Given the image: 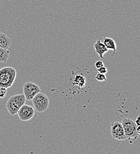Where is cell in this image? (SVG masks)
<instances>
[{"label": "cell", "mask_w": 140, "mask_h": 154, "mask_svg": "<svg viewBox=\"0 0 140 154\" xmlns=\"http://www.w3.org/2000/svg\"><path fill=\"white\" fill-rule=\"evenodd\" d=\"M16 71L10 66L0 69V87L8 88L11 87L16 79Z\"/></svg>", "instance_id": "obj_1"}, {"label": "cell", "mask_w": 140, "mask_h": 154, "mask_svg": "<svg viewBox=\"0 0 140 154\" xmlns=\"http://www.w3.org/2000/svg\"><path fill=\"white\" fill-rule=\"evenodd\" d=\"M26 98L23 94H16L10 97L7 101L6 107L11 116L17 114L20 107L25 103Z\"/></svg>", "instance_id": "obj_2"}, {"label": "cell", "mask_w": 140, "mask_h": 154, "mask_svg": "<svg viewBox=\"0 0 140 154\" xmlns=\"http://www.w3.org/2000/svg\"><path fill=\"white\" fill-rule=\"evenodd\" d=\"M122 125L127 139H129V140H131L132 138L136 139L139 136L137 132V128L138 126L132 119L130 118H125L122 120Z\"/></svg>", "instance_id": "obj_3"}, {"label": "cell", "mask_w": 140, "mask_h": 154, "mask_svg": "<svg viewBox=\"0 0 140 154\" xmlns=\"http://www.w3.org/2000/svg\"><path fill=\"white\" fill-rule=\"evenodd\" d=\"M35 110L42 113L47 110L49 105V99L45 94L39 92L31 100Z\"/></svg>", "instance_id": "obj_4"}, {"label": "cell", "mask_w": 140, "mask_h": 154, "mask_svg": "<svg viewBox=\"0 0 140 154\" xmlns=\"http://www.w3.org/2000/svg\"><path fill=\"white\" fill-rule=\"evenodd\" d=\"M40 91V87L35 83L28 82L23 85V94L26 100H31Z\"/></svg>", "instance_id": "obj_5"}, {"label": "cell", "mask_w": 140, "mask_h": 154, "mask_svg": "<svg viewBox=\"0 0 140 154\" xmlns=\"http://www.w3.org/2000/svg\"><path fill=\"white\" fill-rule=\"evenodd\" d=\"M111 134L112 137L118 140L127 139L125 135L122 123L119 122H113L111 125Z\"/></svg>", "instance_id": "obj_6"}, {"label": "cell", "mask_w": 140, "mask_h": 154, "mask_svg": "<svg viewBox=\"0 0 140 154\" xmlns=\"http://www.w3.org/2000/svg\"><path fill=\"white\" fill-rule=\"evenodd\" d=\"M35 110L31 106L24 104L18 112V115L22 121H28L31 120L35 115Z\"/></svg>", "instance_id": "obj_7"}, {"label": "cell", "mask_w": 140, "mask_h": 154, "mask_svg": "<svg viewBox=\"0 0 140 154\" xmlns=\"http://www.w3.org/2000/svg\"><path fill=\"white\" fill-rule=\"evenodd\" d=\"M94 48L95 49V51L96 53L98 54L99 57L101 59H104V57H103V55L107 52L109 49L105 46V45L103 44V43L101 42V38L97 40L96 42L94 44Z\"/></svg>", "instance_id": "obj_8"}, {"label": "cell", "mask_w": 140, "mask_h": 154, "mask_svg": "<svg viewBox=\"0 0 140 154\" xmlns=\"http://www.w3.org/2000/svg\"><path fill=\"white\" fill-rule=\"evenodd\" d=\"M11 45V40L5 34L0 32V48L8 49Z\"/></svg>", "instance_id": "obj_9"}, {"label": "cell", "mask_w": 140, "mask_h": 154, "mask_svg": "<svg viewBox=\"0 0 140 154\" xmlns=\"http://www.w3.org/2000/svg\"><path fill=\"white\" fill-rule=\"evenodd\" d=\"M102 39L103 40V44L105 45V46L108 49H111L113 51V54L112 55V57L116 52V45L115 40L113 38H109L107 37H104Z\"/></svg>", "instance_id": "obj_10"}, {"label": "cell", "mask_w": 140, "mask_h": 154, "mask_svg": "<svg viewBox=\"0 0 140 154\" xmlns=\"http://www.w3.org/2000/svg\"><path fill=\"white\" fill-rule=\"evenodd\" d=\"M10 57V52L8 49L0 48V62H6Z\"/></svg>", "instance_id": "obj_11"}, {"label": "cell", "mask_w": 140, "mask_h": 154, "mask_svg": "<svg viewBox=\"0 0 140 154\" xmlns=\"http://www.w3.org/2000/svg\"><path fill=\"white\" fill-rule=\"evenodd\" d=\"M95 78H96L97 81H101H101H106V79H107V78H106V76L105 75V74H100V73L97 74L96 75Z\"/></svg>", "instance_id": "obj_12"}, {"label": "cell", "mask_w": 140, "mask_h": 154, "mask_svg": "<svg viewBox=\"0 0 140 154\" xmlns=\"http://www.w3.org/2000/svg\"><path fill=\"white\" fill-rule=\"evenodd\" d=\"M7 88L4 87H0V98H4L7 94Z\"/></svg>", "instance_id": "obj_13"}, {"label": "cell", "mask_w": 140, "mask_h": 154, "mask_svg": "<svg viewBox=\"0 0 140 154\" xmlns=\"http://www.w3.org/2000/svg\"><path fill=\"white\" fill-rule=\"evenodd\" d=\"M97 71L99 72V73L100 74H106L107 72V68H106L104 66H102L100 68L97 69Z\"/></svg>", "instance_id": "obj_14"}, {"label": "cell", "mask_w": 140, "mask_h": 154, "mask_svg": "<svg viewBox=\"0 0 140 154\" xmlns=\"http://www.w3.org/2000/svg\"><path fill=\"white\" fill-rule=\"evenodd\" d=\"M95 66H96V68L98 69V68H100L102 67V66H104V63H103V61L99 60V61H97V62H96Z\"/></svg>", "instance_id": "obj_15"}, {"label": "cell", "mask_w": 140, "mask_h": 154, "mask_svg": "<svg viewBox=\"0 0 140 154\" xmlns=\"http://www.w3.org/2000/svg\"><path fill=\"white\" fill-rule=\"evenodd\" d=\"M139 119H140V116H138L137 117V119H136L135 122L137 126H140V120H139Z\"/></svg>", "instance_id": "obj_16"}, {"label": "cell", "mask_w": 140, "mask_h": 154, "mask_svg": "<svg viewBox=\"0 0 140 154\" xmlns=\"http://www.w3.org/2000/svg\"><path fill=\"white\" fill-rule=\"evenodd\" d=\"M140 126H137V134H138L139 135H140Z\"/></svg>", "instance_id": "obj_17"}]
</instances>
